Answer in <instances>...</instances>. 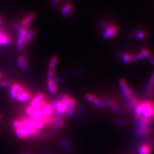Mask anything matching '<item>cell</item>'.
Wrapping results in <instances>:
<instances>
[{
	"mask_svg": "<svg viewBox=\"0 0 154 154\" xmlns=\"http://www.w3.org/2000/svg\"><path fill=\"white\" fill-rule=\"evenodd\" d=\"M26 58L24 57L23 55H20L17 60V66L20 69H22L24 64V62Z\"/></svg>",
	"mask_w": 154,
	"mask_h": 154,
	"instance_id": "484cf974",
	"label": "cell"
},
{
	"mask_svg": "<svg viewBox=\"0 0 154 154\" xmlns=\"http://www.w3.org/2000/svg\"><path fill=\"white\" fill-rule=\"evenodd\" d=\"M85 99L88 102L93 103L98 107H103L102 100L92 94H87L85 95Z\"/></svg>",
	"mask_w": 154,
	"mask_h": 154,
	"instance_id": "8992f818",
	"label": "cell"
},
{
	"mask_svg": "<svg viewBox=\"0 0 154 154\" xmlns=\"http://www.w3.org/2000/svg\"><path fill=\"white\" fill-rule=\"evenodd\" d=\"M43 122L44 123L45 126H49L51 125V120H50V118H46V117H44V119H42Z\"/></svg>",
	"mask_w": 154,
	"mask_h": 154,
	"instance_id": "8d00e7d4",
	"label": "cell"
},
{
	"mask_svg": "<svg viewBox=\"0 0 154 154\" xmlns=\"http://www.w3.org/2000/svg\"><path fill=\"white\" fill-rule=\"evenodd\" d=\"M21 154H28V153H21Z\"/></svg>",
	"mask_w": 154,
	"mask_h": 154,
	"instance_id": "7dc6e473",
	"label": "cell"
},
{
	"mask_svg": "<svg viewBox=\"0 0 154 154\" xmlns=\"http://www.w3.org/2000/svg\"><path fill=\"white\" fill-rule=\"evenodd\" d=\"M46 103V100L40 101L38 99L34 98L31 99L29 106L34 109H41Z\"/></svg>",
	"mask_w": 154,
	"mask_h": 154,
	"instance_id": "8fae6325",
	"label": "cell"
},
{
	"mask_svg": "<svg viewBox=\"0 0 154 154\" xmlns=\"http://www.w3.org/2000/svg\"><path fill=\"white\" fill-rule=\"evenodd\" d=\"M47 88L50 94L52 95H55L57 93V91H58L57 88L56 86L55 83L54 82V81H53V79L48 81Z\"/></svg>",
	"mask_w": 154,
	"mask_h": 154,
	"instance_id": "9a60e30c",
	"label": "cell"
},
{
	"mask_svg": "<svg viewBox=\"0 0 154 154\" xmlns=\"http://www.w3.org/2000/svg\"><path fill=\"white\" fill-rule=\"evenodd\" d=\"M34 36H35V32L33 30H31L30 32L28 31L27 34L25 37V40H24L25 45L28 44L29 42H30L34 38Z\"/></svg>",
	"mask_w": 154,
	"mask_h": 154,
	"instance_id": "7402d4cb",
	"label": "cell"
},
{
	"mask_svg": "<svg viewBox=\"0 0 154 154\" xmlns=\"http://www.w3.org/2000/svg\"><path fill=\"white\" fill-rule=\"evenodd\" d=\"M50 120H51V125L53 127V129L54 130H59L60 128L58 127V122L57 119L56 118L55 116H53L50 117Z\"/></svg>",
	"mask_w": 154,
	"mask_h": 154,
	"instance_id": "cb8c5ba5",
	"label": "cell"
},
{
	"mask_svg": "<svg viewBox=\"0 0 154 154\" xmlns=\"http://www.w3.org/2000/svg\"><path fill=\"white\" fill-rule=\"evenodd\" d=\"M149 54H150V53L148 50L143 49L140 50V53L137 54L136 55L132 56L131 59V62H135V61L140 60L143 58L147 57Z\"/></svg>",
	"mask_w": 154,
	"mask_h": 154,
	"instance_id": "9c48e42d",
	"label": "cell"
},
{
	"mask_svg": "<svg viewBox=\"0 0 154 154\" xmlns=\"http://www.w3.org/2000/svg\"><path fill=\"white\" fill-rule=\"evenodd\" d=\"M2 23V19L1 17H0V30L1 29V26Z\"/></svg>",
	"mask_w": 154,
	"mask_h": 154,
	"instance_id": "ee69618b",
	"label": "cell"
},
{
	"mask_svg": "<svg viewBox=\"0 0 154 154\" xmlns=\"http://www.w3.org/2000/svg\"><path fill=\"white\" fill-rule=\"evenodd\" d=\"M35 18V15L33 13H30L25 17L21 23V26L24 28H27L28 25L33 21Z\"/></svg>",
	"mask_w": 154,
	"mask_h": 154,
	"instance_id": "5bb4252c",
	"label": "cell"
},
{
	"mask_svg": "<svg viewBox=\"0 0 154 154\" xmlns=\"http://www.w3.org/2000/svg\"><path fill=\"white\" fill-rule=\"evenodd\" d=\"M11 126L14 129H16L20 127V122L19 119H16L14 120L11 123Z\"/></svg>",
	"mask_w": 154,
	"mask_h": 154,
	"instance_id": "1f68e13d",
	"label": "cell"
},
{
	"mask_svg": "<svg viewBox=\"0 0 154 154\" xmlns=\"http://www.w3.org/2000/svg\"><path fill=\"white\" fill-rule=\"evenodd\" d=\"M140 116L152 121L154 116V102L152 100H149L143 102V112Z\"/></svg>",
	"mask_w": 154,
	"mask_h": 154,
	"instance_id": "3957f363",
	"label": "cell"
},
{
	"mask_svg": "<svg viewBox=\"0 0 154 154\" xmlns=\"http://www.w3.org/2000/svg\"><path fill=\"white\" fill-rule=\"evenodd\" d=\"M120 57L121 58L122 61L124 62H131V59L132 57L131 54L129 53H125L124 54H122Z\"/></svg>",
	"mask_w": 154,
	"mask_h": 154,
	"instance_id": "d4e9b609",
	"label": "cell"
},
{
	"mask_svg": "<svg viewBox=\"0 0 154 154\" xmlns=\"http://www.w3.org/2000/svg\"><path fill=\"white\" fill-rule=\"evenodd\" d=\"M42 110L45 117L50 118L53 116V111L50 103H46L42 107Z\"/></svg>",
	"mask_w": 154,
	"mask_h": 154,
	"instance_id": "7c38bea8",
	"label": "cell"
},
{
	"mask_svg": "<svg viewBox=\"0 0 154 154\" xmlns=\"http://www.w3.org/2000/svg\"><path fill=\"white\" fill-rule=\"evenodd\" d=\"M19 34L18 37V39L17 41V50L20 53H22L24 50V40L26 35L28 32V28L22 27L20 30L18 31Z\"/></svg>",
	"mask_w": 154,
	"mask_h": 154,
	"instance_id": "277c9868",
	"label": "cell"
},
{
	"mask_svg": "<svg viewBox=\"0 0 154 154\" xmlns=\"http://www.w3.org/2000/svg\"><path fill=\"white\" fill-rule=\"evenodd\" d=\"M127 121L125 119H121V120H119L118 121L116 122V125L117 126H123V125H125L126 124Z\"/></svg>",
	"mask_w": 154,
	"mask_h": 154,
	"instance_id": "f35d334b",
	"label": "cell"
},
{
	"mask_svg": "<svg viewBox=\"0 0 154 154\" xmlns=\"http://www.w3.org/2000/svg\"><path fill=\"white\" fill-rule=\"evenodd\" d=\"M53 81H54V82L55 83V85H58V84H60V83H61L62 82V78L60 76L54 77V78L53 79Z\"/></svg>",
	"mask_w": 154,
	"mask_h": 154,
	"instance_id": "836d02e7",
	"label": "cell"
},
{
	"mask_svg": "<svg viewBox=\"0 0 154 154\" xmlns=\"http://www.w3.org/2000/svg\"><path fill=\"white\" fill-rule=\"evenodd\" d=\"M111 109H112L113 112L114 114H116V115H118V114H120V112H120V109H119V107L117 105H116L115 106H114Z\"/></svg>",
	"mask_w": 154,
	"mask_h": 154,
	"instance_id": "d6a6232c",
	"label": "cell"
},
{
	"mask_svg": "<svg viewBox=\"0 0 154 154\" xmlns=\"http://www.w3.org/2000/svg\"><path fill=\"white\" fill-rule=\"evenodd\" d=\"M60 144L61 147L66 151H71L72 147L70 143L64 139H62L60 141Z\"/></svg>",
	"mask_w": 154,
	"mask_h": 154,
	"instance_id": "ac0fdd59",
	"label": "cell"
},
{
	"mask_svg": "<svg viewBox=\"0 0 154 154\" xmlns=\"http://www.w3.org/2000/svg\"><path fill=\"white\" fill-rule=\"evenodd\" d=\"M151 151V148L149 144H143L139 148V154H149Z\"/></svg>",
	"mask_w": 154,
	"mask_h": 154,
	"instance_id": "e0dca14e",
	"label": "cell"
},
{
	"mask_svg": "<svg viewBox=\"0 0 154 154\" xmlns=\"http://www.w3.org/2000/svg\"><path fill=\"white\" fill-rule=\"evenodd\" d=\"M147 58H148V60H149V62L152 64V65H154V57L152 56V55H151V54H149V55L147 57Z\"/></svg>",
	"mask_w": 154,
	"mask_h": 154,
	"instance_id": "ab89813d",
	"label": "cell"
},
{
	"mask_svg": "<svg viewBox=\"0 0 154 154\" xmlns=\"http://www.w3.org/2000/svg\"><path fill=\"white\" fill-rule=\"evenodd\" d=\"M1 119H2V116L0 114V122L1 121Z\"/></svg>",
	"mask_w": 154,
	"mask_h": 154,
	"instance_id": "bcb514c9",
	"label": "cell"
},
{
	"mask_svg": "<svg viewBox=\"0 0 154 154\" xmlns=\"http://www.w3.org/2000/svg\"><path fill=\"white\" fill-rule=\"evenodd\" d=\"M35 110L36 109H33V108L30 107V106H28L25 109V111L26 114L28 116V118H30L33 116V114H34Z\"/></svg>",
	"mask_w": 154,
	"mask_h": 154,
	"instance_id": "4316f807",
	"label": "cell"
},
{
	"mask_svg": "<svg viewBox=\"0 0 154 154\" xmlns=\"http://www.w3.org/2000/svg\"><path fill=\"white\" fill-rule=\"evenodd\" d=\"M119 86L123 96L126 99L128 107L130 110L135 109V107L139 103V100L134 93L132 89L130 87L126 81L124 79L119 80Z\"/></svg>",
	"mask_w": 154,
	"mask_h": 154,
	"instance_id": "6da1fadb",
	"label": "cell"
},
{
	"mask_svg": "<svg viewBox=\"0 0 154 154\" xmlns=\"http://www.w3.org/2000/svg\"><path fill=\"white\" fill-rule=\"evenodd\" d=\"M103 30V36L105 38H110L114 37L117 32V27L114 24L109 22H104L101 25Z\"/></svg>",
	"mask_w": 154,
	"mask_h": 154,
	"instance_id": "7a4b0ae2",
	"label": "cell"
},
{
	"mask_svg": "<svg viewBox=\"0 0 154 154\" xmlns=\"http://www.w3.org/2000/svg\"><path fill=\"white\" fill-rule=\"evenodd\" d=\"M103 107H108L112 108L114 106L116 105V103L114 100L109 98H106L102 100Z\"/></svg>",
	"mask_w": 154,
	"mask_h": 154,
	"instance_id": "d6986e66",
	"label": "cell"
},
{
	"mask_svg": "<svg viewBox=\"0 0 154 154\" xmlns=\"http://www.w3.org/2000/svg\"><path fill=\"white\" fill-rule=\"evenodd\" d=\"M32 99V95L28 90H25L21 93H18L17 95L16 99L17 102L20 103H26L29 101H30Z\"/></svg>",
	"mask_w": 154,
	"mask_h": 154,
	"instance_id": "5b68a950",
	"label": "cell"
},
{
	"mask_svg": "<svg viewBox=\"0 0 154 154\" xmlns=\"http://www.w3.org/2000/svg\"><path fill=\"white\" fill-rule=\"evenodd\" d=\"M73 9V6L71 3H67L62 7L61 11L62 14L65 17H68L71 15Z\"/></svg>",
	"mask_w": 154,
	"mask_h": 154,
	"instance_id": "30bf717a",
	"label": "cell"
},
{
	"mask_svg": "<svg viewBox=\"0 0 154 154\" xmlns=\"http://www.w3.org/2000/svg\"><path fill=\"white\" fill-rule=\"evenodd\" d=\"M151 133V130L149 127H138L134 131V135L139 138L146 137L149 135Z\"/></svg>",
	"mask_w": 154,
	"mask_h": 154,
	"instance_id": "52a82bcc",
	"label": "cell"
},
{
	"mask_svg": "<svg viewBox=\"0 0 154 154\" xmlns=\"http://www.w3.org/2000/svg\"><path fill=\"white\" fill-rule=\"evenodd\" d=\"M13 26H14V29H15L16 30H17L18 32V31L20 30V29L21 28V25L18 24V23H14V25H13Z\"/></svg>",
	"mask_w": 154,
	"mask_h": 154,
	"instance_id": "60d3db41",
	"label": "cell"
},
{
	"mask_svg": "<svg viewBox=\"0 0 154 154\" xmlns=\"http://www.w3.org/2000/svg\"><path fill=\"white\" fill-rule=\"evenodd\" d=\"M34 98L38 99L40 101H44L46 99V97H45L44 94L43 93L37 94V95H35V97Z\"/></svg>",
	"mask_w": 154,
	"mask_h": 154,
	"instance_id": "4dcf8cb0",
	"label": "cell"
},
{
	"mask_svg": "<svg viewBox=\"0 0 154 154\" xmlns=\"http://www.w3.org/2000/svg\"><path fill=\"white\" fill-rule=\"evenodd\" d=\"M58 57H57L55 55L53 56L51 58V59H50L49 61V69L55 70V67H56V66L57 65V63H58Z\"/></svg>",
	"mask_w": 154,
	"mask_h": 154,
	"instance_id": "ffe728a7",
	"label": "cell"
},
{
	"mask_svg": "<svg viewBox=\"0 0 154 154\" xmlns=\"http://www.w3.org/2000/svg\"><path fill=\"white\" fill-rule=\"evenodd\" d=\"M54 75H55V70L49 69L48 73H47V76H46L48 81L53 79L54 77Z\"/></svg>",
	"mask_w": 154,
	"mask_h": 154,
	"instance_id": "f546056e",
	"label": "cell"
},
{
	"mask_svg": "<svg viewBox=\"0 0 154 154\" xmlns=\"http://www.w3.org/2000/svg\"><path fill=\"white\" fill-rule=\"evenodd\" d=\"M75 107H76V101L74 98H71V99L69 101L67 111H66V115L67 116L70 118L74 116L75 114Z\"/></svg>",
	"mask_w": 154,
	"mask_h": 154,
	"instance_id": "ba28073f",
	"label": "cell"
},
{
	"mask_svg": "<svg viewBox=\"0 0 154 154\" xmlns=\"http://www.w3.org/2000/svg\"><path fill=\"white\" fill-rule=\"evenodd\" d=\"M77 110H78V112L79 116H82L83 115L84 109H83V107L82 105H79L78 106Z\"/></svg>",
	"mask_w": 154,
	"mask_h": 154,
	"instance_id": "d590c367",
	"label": "cell"
},
{
	"mask_svg": "<svg viewBox=\"0 0 154 154\" xmlns=\"http://www.w3.org/2000/svg\"><path fill=\"white\" fill-rule=\"evenodd\" d=\"M135 35L137 38L139 39H142L145 37V33H143L142 32H137L135 33Z\"/></svg>",
	"mask_w": 154,
	"mask_h": 154,
	"instance_id": "e575fe53",
	"label": "cell"
},
{
	"mask_svg": "<svg viewBox=\"0 0 154 154\" xmlns=\"http://www.w3.org/2000/svg\"><path fill=\"white\" fill-rule=\"evenodd\" d=\"M9 93H10L11 100V102H14L16 99L17 95V91L16 88H15L14 84L11 85L10 88Z\"/></svg>",
	"mask_w": 154,
	"mask_h": 154,
	"instance_id": "44dd1931",
	"label": "cell"
},
{
	"mask_svg": "<svg viewBox=\"0 0 154 154\" xmlns=\"http://www.w3.org/2000/svg\"><path fill=\"white\" fill-rule=\"evenodd\" d=\"M61 0H51V4L52 6H56L60 2Z\"/></svg>",
	"mask_w": 154,
	"mask_h": 154,
	"instance_id": "b9f144b4",
	"label": "cell"
},
{
	"mask_svg": "<svg viewBox=\"0 0 154 154\" xmlns=\"http://www.w3.org/2000/svg\"><path fill=\"white\" fill-rule=\"evenodd\" d=\"M36 123H37V122L34 121V120H33V119L29 118L28 122H27L26 124L25 125V127H26L29 130H33V129L35 128Z\"/></svg>",
	"mask_w": 154,
	"mask_h": 154,
	"instance_id": "603a6c76",
	"label": "cell"
},
{
	"mask_svg": "<svg viewBox=\"0 0 154 154\" xmlns=\"http://www.w3.org/2000/svg\"><path fill=\"white\" fill-rule=\"evenodd\" d=\"M11 82L9 81L5 80L2 81L0 82V87L1 88H8L11 87Z\"/></svg>",
	"mask_w": 154,
	"mask_h": 154,
	"instance_id": "f1b7e54d",
	"label": "cell"
},
{
	"mask_svg": "<svg viewBox=\"0 0 154 154\" xmlns=\"http://www.w3.org/2000/svg\"><path fill=\"white\" fill-rule=\"evenodd\" d=\"M44 117L42 110V108H41V109H36L35 111L34 114L30 118L33 119V120H34L36 122H39L42 121Z\"/></svg>",
	"mask_w": 154,
	"mask_h": 154,
	"instance_id": "2e32d148",
	"label": "cell"
},
{
	"mask_svg": "<svg viewBox=\"0 0 154 154\" xmlns=\"http://www.w3.org/2000/svg\"><path fill=\"white\" fill-rule=\"evenodd\" d=\"M154 92V72L149 81L148 87L146 89V94L148 97H152Z\"/></svg>",
	"mask_w": 154,
	"mask_h": 154,
	"instance_id": "4fadbf2b",
	"label": "cell"
},
{
	"mask_svg": "<svg viewBox=\"0 0 154 154\" xmlns=\"http://www.w3.org/2000/svg\"><path fill=\"white\" fill-rule=\"evenodd\" d=\"M25 71H26V72H28L29 70V69H30V67H29V62H28V61L26 60H25V62H24V64H23V68H22Z\"/></svg>",
	"mask_w": 154,
	"mask_h": 154,
	"instance_id": "74e56055",
	"label": "cell"
},
{
	"mask_svg": "<svg viewBox=\"0 0 154 154\" xmlns=\"http://www.w3.org/2000/svg\"><path fill=\"white\" fill-rule=\"evenodd\" d=\"M2 74L0 72V80H1V79H2Z\"/></svg>",
	"mask_w": 154,
	"mask_h": 154,
	"instance_id": "f6af8a7d",
	"label": "cell"
},
{
	"mask_svg": "<svg viewBox=\"0 0 154 154\" xmlns=\"http://www.w3.org/2000/svg\"><path fill=\"white\" fill-rule=\"evenodd\" d=\"M42 153L43 154H56L54 152L49 151V150H47V149H43L42 151Z\"/></svg>",
	"mask_w": 154,
	"mask_h": 154,
	"instance_id": "7bdbcfd3",
	"label": "cell"
},
{
	"mask_svg": "<svg viewBox=\"0 0 154 154\" xmlns=\"http://www.w3.org/2000/svg\"><path fill=\"white\" fill-rule=\"evenodd\" d=\"M152 121H154V116H153V118H152Z\"/></svg>",
	"mask_w": 154,
	"mask_h": 154,
	"instance_id": "c3c4849f",
	"label": "cell"
},
{
	"mask_svg": "<svg viewBox=\"0 0 154 154\" xmlns=\"http://www.w3.org/2000/svg\"><path fill=\"white\" fill-rule=\"evenodd\" d=\"M46 126L44 124V123L43 122V121H39L37 122L36 123V125H35V129L38 131H40L41 130H42Z\"/></svg>",
	"mask_w": 154,
	"mask_h": 154,
	"instance_id": "83f0119b",
	"label": "cell"
}]
</instances>
